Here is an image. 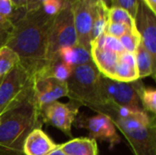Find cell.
Instances as JSON below:
<instances>
[{
  "label": "cell",
  "instance_id": "26",
  "mask_svg": "<svg viewBox=\"0 0 156 155\" xmlns=\"http://www.w3.org/2000/svg\"><path fill=\"white\" fill-rule=\"evenodd\" d=\"M63 6V0H45L41 4V8L45 14L55 16H57Z\"/></svg>",
  "mask_w": 156,
  "mask_h": 155
},
{
  "label": "cell",
  "instance_id": "6",
  "mask_svg": "<svg viewBox=\"0 0 156 155\" xmlns=\"http://www.w3.org/2000/svg\"><path fill=\"white\" fill-rule=\"evenodd\" d=\"M72 3L73 0H63L60 12L55 16L48 40V62L58 58V53L62 48L77 45Z\"/></svg>",
  "mask_w": 156,
  "mask_h": 155
},
{
  "label": "cell",
  "instance_id": "28",
  "mask_svg": "<svg viewBox=\"0 0 156 155\" xmlns=\"http://www.w3.org/2000/svg\"><path fill=\"white\" fill-rule=\"evenodd\" d=\"M15 10L11 0H0V16L12 20L15 18Z\"/></svg>",
  "mask_w": 156,
  "mask_h": 155
},
{
  "label": "cell",
  "instance_id": "24",
  "mask_svg": "<svg viewBox=\"0 0 156 155\" xmlns=\"http://www.w3.org/2000/svg\"><path fill=\"white\" fill-rule=\"evenodd\" d=\"M125 51L130 53H135L137 48L141 44V37L136 28L132 29L125 33L119 38Z\"/></svg>",
  "mask_w": 156,
  "mask_h": 155
},
{
  "label": "cell",
  "instance_id": "37",
  "mask_svg": "<svg viewBox=\"0 0 156 155\" xmlns=\"http://www.w3.org/2000/svg\"><path fill=\"white\" fill-rule=\"evenodd\" d=\"M0 81H1V79H0Z\"/></svg>",
  "mask_w": 156,
  "mask_h": 155
},
{
  "label": "cell",
  "instance_id": "11",
  "mask_svg": "<svg viewBox=\"0 0 156 155\" xmlns=\"http://www.w3.org/2000/svg\"><path fill=\"white\" fill-rule=\"evenodd\" d=\"M68 96L67 81L51 77L34 79L33 99L39 110L45 105Z\"/></svg>",
  "mask_w": 156,
  "mask_h": 155
},
{
  "label": "cell",
  "instance_id": "32",
  "mask_svg": "<svg viewBox=\"0 0 156 155\" xmlns=\"http://www.w3.org/2000/svg\"><path fill=\"white\" fill-rule=\"evenodd\" d=\"M12 23L10 24H0V34L1 33H7L11 30Z\"/></svg>",
  "mask_w": 156,
  "mask_h": 155
},
{
  "label": "cell",
  "instance_id": "17",
  "mask_svg": "<svg viewBox=\"0 0 156 155\" xmlns=\"http://www.w3.org/2000/svg\"><path fill=\"white\" fill-rule=\"evenodd\" d=\"M109 8L110 7L102 1H97L95 3L91 30V42L105 34L107 26L109 24Z\"/></svg>",
  "mask_w": 156,
  "mask_h": 155
},
{
  "label": "cell",
  "instance_id": "23",
  "mask_svg": "<svg viewBox=\"0 0 156 155\" xmlns=\"http://www.w3.org/2000/svg\"><path fill=\"white\" fill-rule=\"evenodd\" d=\"M109 22L120 23L128 26L131 28H135L134 18L123 8L110 7L109 8Z\"/></svg>",
  "mask_w": 156,
  "mask_h": 155
},
{
  "label": "cell",
  "instance_id": "19",
  "mask_svg": "<svg viewBox=\"0 0 156 155\" xmlns=\"http://www.w3.org/2000/svg\"><path fill=\"white\" fill-rule=\"evenodd\" d=\"M134 86L138 93L143 110L147 113L155 115L156 112V90L154 88H147L138 80L134 81Z\"/></svg>",
  "mask_w": 156,
  "mask_h": 155
},
{
  "label": "cell",
  "instance_id": "33",
  "mask_svg": "<svg viewBox=\"0 0 156 155\" xmlns=\"http://www.w3.org/2000/svg\"><path fill=\"white\" fill-rule=\"evenodd\" d=\"M8 33H9V32H7V33H1V34H0V48L5 45L6 40H7Z\"/></svg>",
  "mask_w": 156,
  "mask_h": 155
},
{
  "label": "cell",
  "instance_id": "25",
  "mask_svg": "<svg viewBox=\"0 0 156 155\" xmlns=\"http://www.w3.org/2000/svg\"><path fill=\"white\" fill-rule=\"evenodd\" d=\"M139 0H112L110 7H121L126 10L133 18L135 17Z\"/></svg>",
  "mask_w": 156,
  "mask_h": 155
},
{
  "label": "cell",
  "instance_id": "27",
  "mask_svg": "<svg viewBox=\"0 0 156 155\" xmlns=\"http://www.w3.org/2000/svg\"><path fill=\"white\" fill-rule=\"evenodd\" d=\"M132 29H134V28H131L128 26L123 25V24L109 22V24L107 26V28H106L105 34L112 36V37H115L117 38H120L122 36H123L125 33H127L128 31H130Z\"/></svg>",
  "mask_w": 156,
  "mask_h": 155
},
{
  "label": "cell",
  "instance_id": "15",
  "mask_svg": "<svg viewBox=\"0 0 156 155\" xmlns=\"http://www.w3.org/2000/svg\"><path fill=\"white\" fill-rule=\"evenodd\" d=\"M58 57L70 68L93 63L90 50L79 45L62 48L58 51Z\"/></svg>",
  "mask_w": 156,
  "mask_h": 155
},
{
  "label": "cell",
  "instance_id": "2",
  "mask_svg": "<svg viewBox=\"0 0 156 155\" xmlns=\"http://www.w3.org/2000/svg\"><path fill=\"white\" fill-rule=\"evenodd\" d=\"M93 111L108 116L129 143L134 155H156L155 115L107 102Z\"/></svg>",
  "mask_w": 156,
  "mask_h": 155
},
{
  "label": "cell",
  "instance_id": "10",
  "mask_svg": "<svg viewBox=\"0 0 156 155\" xmlns=\"http://www.w3.org/2000/svg\"><path fill=\"white\" fill-rule=\"evenodd\" d=\"M76 124L79 128L88 130L90 138L108 142L111 146H114L121 142L113 122L104 114L98 113L90 117L81 116L76 121Z\"/></svg>",
  "mask_w": 156,
  "mask_h": 155
},
{
  "label": "cell",
  "instance_id": "16",
  "mask_svg": "<svg viewBox=\"0 0 156 155\" xmlns=\"http://www.w3.org/2000/svg\"><path fill=\"white\" fill-rule=\"evenodd\" d=\"M60 150L66 155H98V145L92 138H76L63 144H59Z\"/></svg>",
  "mask_w": 156,
  "mask_h": 155
},
{
  "label": "cell",
  "instance_id": "7",
  "mask_svg": "<svg viewBox=\"0 0 156 155\" xmlns=\"http://www.w3.org/2000/svg\"><path fill=\"white\" fill-rule=\"evenodd\" d=\"M99 89L101 100V105L112 102L129 110L143 111L134 82H120L101 75Z\"/></svg>",
  "mask_w": 156,
  "mask_h": 155
},
{
  "label": "cell",
  "instance_id": "36",
  "mask_svg": "<svg viewBox=\"0 0 156 155\" xmlns=\"http://www.w3.org/2000/svg\"><path fill=\"white\" fill-rule=\"evenodd\" d=\"M94 2H97V1H102L103 3H105L109 7L111 6V2H112V0H93Z\"/></svg>",
  "mask_w": 156,
  "mask_h": 155
},
{
  "label": "cell",
  "instance_id": "29",
  "mask_svg": "<svg viewBox=\"0 0 156 155\" xmlns=\"http://www.w3.org/2000/svg\"><path fill=\"white\" fill-rule=\"evenodd\" d=\"M45 1V0H30L27 4V5L26 6V8L24 9V11L22 12L23 13H28V12H32V11H35L38 8L41 7V4L42 2Z\"/></svg>",
  "mask_w": 156,
  "mask_h": 155
},
{
  "label": "cell",
  "instance_id": "21",
  "mask_svg": "<svg viewBox=\"0 0 156 155\" xmlns=\"http://www.w3.org/2000/svg\"><path fill=\"white\" fill-rule=\"evenodd\" d=\"M19 63L17 54L8 48L3 46L0 48V79H2L8 72H10Z\"/></svg>",
  "mask_w": 156,
  "mask_h": 155
},
{
  "label": "cell",
  "instance_id": "22",
  "mask_svg": "<svg viewBox=\"0 0 156 155\" xmlns=\"http://www.w3.org/2000/svg\"><path fill=\"white\" fill-rule=\"evenodd\" d=\"M91 46L97 47L99 48L108 49V50L113 51L118 54H122L125 51L122 43L120 42L119 38L110 36V35H107V34H103L97 39L93 40L90 43V47Z\"/></svg>",
  "mask_w": 156,
  "mask_h": 155
},
{
  "label": "cell",
  "instance_id": "1",
  "mask_svg": "<svg viewBox=\"0 0 156 155\" xmlns=\"http://www.w3.org/2000/svg\"><path fill=\"white\" fill-rule=\"evenodd\" d=\"M55 16L42 8L23 13L12 21L5 46L19 58V64L35 76L48 64V48Z\"/></svg>",
  "mask_w": 156,
  "mask_h": 155
},
{
  "label": "cell",
  "instance_id": "31",
  "mask_svg": "<svg viewBox=\"0 0 156 155\" xmlns=\"http://www.w3.org/2000/svg\"><path fill=\"white\" fill-rule=\"evenodd\" d=\"M142 2L156 15V0H142Z\"/></svg>",
  "mask_w": 156,
  "mask_h": 155
},
{
  "label": "cell",
  "instance_id": "12",
  "mask_svg": "<svg viewBox=\"0 0 156 155\" xmlns=\"http://www.w3.org/2000/svg\"><path fill=\"white\" fill-rule=\"evenodd\" d=\"M134 23L141 37L142 45L156 61V15L142 0H139Z\"/></svg>",
  "mask_w": 156,
  "mask_h": 155
},
{
  "label": "cell",
  "instance_id": "8",
  "mask_svg": "<svg viewBox=\"0 0 156 155\" xmlns=\"http://www.w3.org/2000/svg\"><path fill=\"white\" fill-rule=\"evenodd\" d=\"M80 107L74 101L69 103H62L58 100L53 101L40 110L42 122L71 136V127L77 119Z\"/></svg>",
  "mask_w": 156,
  "mask_h": 155
},
{
  "label": "cell",
  "instance_id": "20",
  "mask_svg": "<svg viewBox=\"0 0 156 155\" xmlns=\"http://www.w3.org/2000/svg\"><path fill=\"white\" fill-rule=\"evenodd\" d=\"M138 79H139V74H138L137 67L134 65L128 64L119 59L112 80L131 83Z\"/></svg>",
  "mask_w": 156,
  "mask_h": 155
},
{
  "label": "cell",
  "instance_id": "14",
  "mask_svg": "<svg viewBox=\"0 0 156 155\" xmlns=\"http://www.w3.org/2000/svg\"><path fill=\"white\" fill-rule=\"evenodd\" d=\"M90 55L93 64L96 66L100 73L111 79H113L116 66L119 62V55L113 51L90 47Z\"/></svg>",
  "mask_w": 156,
  "mask_h": 155
},
{
  "label": "cell",
  "instance_id": "13",
  "mask_svg": "<svg viewBox=\"0 0 156 155\" xmlns=\"http://www.w3.org/2000/svg\"><path fill=\"white\" fill-rule=\"evenodd\" d=\"M58 146L41 128H38L33 130L26 138L23 145V153L25 155H48Z\"/></svg>",
  "mask_w": 156,
  "mask_h": 155
},
{
  "label": "cell",
  "instance_id": "4",
  "mask_svg": "<svg viewBox=\"0 0 156 155\" xmlns=\"http://www.w3.org/2000/svg\"><path fill=\"white\" fill-rule=\"evenodd\" d=\"M101 75L93 63L73 68L71 75L67 80V97L80 106H87L92 110L101 105L99 89Z\"/></svg>",
  "mask_w": 156,
  "mask_h": 155
},
{
  "label": "cell",
  "instance_id": "18",
  "mask_svg": "<svg viewBox=\"0 0 156 155\" xmlns=\"http://www.w3.org/2000/svg\"><path fill=\"white\" fill-rule=\"evenodd\" d=\"M136 67L139 74V79L152 76L155 78L156 61L152 58L150 53L144 48L142 43L139 45L135 51Z\"/></svg>",
  "mask_w": 156,
  "mask_h": 155
},
{
  "label": "cell",
  "instance_id": "3",
  "mask_svg": "<svg viewBox=\"0 0 156 155\" xmlns=\"http://www.w3.org/2000/svg\"><path fill=\"white\" fill-rule=\"evenodd\" d=\"M40 110L32 94L0 117V155H25L23 145L27 135L41 128Z\"/></svg>",
  "mask_w": 156,
  "mask_h": 155
},
{
  "label": "cell",
  "instance_id": "5",
  "mask_svg": "<svg viewBox=\"0 0 156 155\" xmlns=\"http://www.w3.org/2000/svg\"><path fill=\"white\" fill-rule=\"evenodd\" d=\"M34 76L19 63L0 81V117L33 92Z\"/></svg>",
  "mask_w": 156,
  "mask_h": 155
},
{
  "label": "cell",
  "instance_id": "34",
  "mask_svg": "<svg viewBox=\"0 0 156 155\" xmlns=\"http://www.w3.org/2000/svg\"><path fill=\"white\" fill-rule=\"evenodd\" d=\"M48 155H66L61 150H60V148H59V146L57 148V149H55L53 152H51Z\"/></svg>",
  "mask_w": 156,
  "mask_h": 155
},
{
  "label": "cell",
  "instance_id": "30",
  "mask_svg": "<svg viewBox=\"0 0 156 155\" xmlns=\"http://www.w3.org/2000/svg\"><path fill=\"white\" fill-rule=\"evenodd\" d=\"M30 0H11L14 7L16 8V10H18V11H21L23 12L24 9L26 8V6L27 5L28 2Z\"/></svg>",
  "mask_w": 156,
  "mask_h": 155
},
{
  "label": "cell",
  "instance_id": "9",
  "mask_svg": "<svg viewBox=\"0 0 156 155\" xmlns=\"http://www.w3.org/2000/svg\"><path fill=\"white\" fill-rule=\"evenodd\" d=\"M95 3L93 0H73L72 9L77 45L90 50Z\"/></svg>",
  "mask_w": 156,
  "mask_h": 155
},
{
  "label": "cell",
  "instance_id": "35",
  "mask_svg": "<svg viewBox=\"0 0 156 155\" xmlns=\"http://www.w3.org/2000/svg\"><path fill=\"white\" fill-rule=\"evenodd\" d=\"M10 23H12L10 19L0 16V24H10Z\"/></svg>",
  "mask_w": 156,
  "mask_h": 155
}]
</instances>
